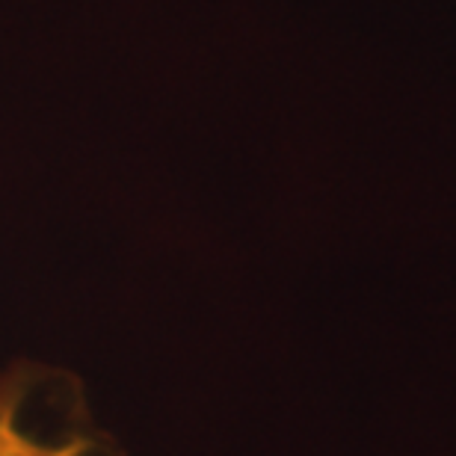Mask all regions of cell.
Masks as SVG:
<instances>
[{
  "label": "cell",
  "instance_id": "obj_1",
  "mask_svg": "<svg viewBox=\"0 0 456 456\" xmlns=\"http://www.w3.org/2000/svg\"><path fill=\"white\" fill-rule=\"evenodd\" d=\"M27 395V370L15 368L0 377V456H86L89 439H39L21 427V406Z\"/></svg>",
  "mask_w": 456,
  "mask_h": 456
}]
</instances>
